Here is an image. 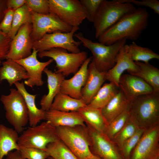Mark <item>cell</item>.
Instances as JSON below:
<instances>
[{"mask_svg":"<svg viewBox=\"0 0 159 159\" xmlns=\"http://www.w3.org/2000/svg\"><path fill=\"white\" fill-rule=\"evenodd\" d=\"M149 14L143 8H139L122 18L98 39L99 42L112 44L125 39L132 41L138 39L148 24Z\"/></svg>","mask_w":159,"mask_h":159,"instance_id":"1","label":"cell"},{"mask_svg":"<svg viewBox=\"0 0 159 159\" xmlns=\"http://www.w3.org/2000/svg\"><path fill=\"white\" fill-rule=\"evenodd\" d=\"M92 54L91 62L100 72L106 73L115 64L117 55L120 49L126 44V40L122 39L110 45L94 42L85 37L82 32L75 33L74 36Z\"/></svg>","mask_w":159,"mask_h":159,"instance_id":"2","label":"cell"},{"mask_svg":"<svg viewBox=\"0 0 159 159\" xmlns=\"http://www.w3.org/2000/svg\"><path fill=\"white\" fill-rule=\"evenodd\" d=\"M133 4L102 0L93 22L96 39L125 15L136 9Z\"/></svg>","mask_w":159,"mask_h":159,"instance_id":"3","label":"cell"},{"mask_svg":"<svg viewBox=\"0 0 159 159\" xmlns=\"http://www.w3.org/2000/svg\"><path fill=\"white\" fill-rule=\"evenodd\" d=\"M130 116L139 127L146 129L159 123V93L140 96L130 102Z\"/></svg>","mask_w":159,"mask_h":159,"instance_id":"4","label":"cell"},{"mask_svg":"<svg viewBox=\"0 0 159 159\" xmlns=\"http://www.w3.org/2000/svg\"><path fill=\"white\" fill-rule=\"evenodd\" d=\"M56 128L60 140L78 159H87L93 155L90 149V137L86 125Z\"/></svg>","mask_w":159,"mask_h":159,"instance_id":"5","label":"cell"},{"mask_svg":"<svg viewBox=\"0 0 159 159\" xmlns=\"http://www.w3.org/2000/svg\"><path fill=\"white\" fill-rule=\"evenodd\" d=\"M0 99L7 121L18 133H22L29 122L28 110L23 96L17 90L11 88L8 95H2Z\"/></svg>","mask_w":159,"mask_h":159,"instance_id":"6","label":"cell"},{"mask_svg":"<svg viewBox=\"0 0 159 159\" xmlns=\"http://www.w3.org/2000/svg\"><path fill=\"white\" fill-rule=\"evenodd\" d=\"M60 140L56 128L46 121L24 130L19 137L18 144L20 149L32 147L45 150L48 144Z\"/></svg>","mask_w":159,"mask_h":159,"instance_id":"7","label":"cell"},{"mask_svg":"<svg viewBox=\"0 0 159 159\" xmlns=\"http://www.w3.org/2000/svg\"><path fill=\"white\" fill-rule=\"evenodd\" d=\"M39 57L51 58L56 63L57 73L62 74L64 77L75 74L87 58V53L81 51L77 53H68L66 49L59 48H53L40 52Z\"/></svg>","mask_w":159,"mask_h":159,"instance_id":"8","label":"cell"},{"mask_svg":"<svg viewBox=\"0 0 159 159\" xmlns=\"http://www.w3.org/2000/svg\"><path fill=\"white\" fill-rule=\"evenodd\" d=\"M49 12L72 27L79 26L87 18L85 10L79 0H48Z\"/></svg>","mask_w":159,"mask_h":159,"instance_id":"9","label":"cell"},{"mask_svg":"<svg viewBox=\"0 0 159 159\" xmlns=\"http://www.w3.org/2000/svg\"><path fill=\"white\" fill-rule=\"evenodd\" d=\"M79 26L73 27L68 32H56L44 35L40 39L33 42V49L38 52L53 48L64 49L69 52L77 53L80 50L79 46L82 44L80 41H76L73 37Z\"/></svg>","mask_w":159,"mask_h":159,"instance_id":"10","label":"cell"},{"mask_svg":"<svg viewBox=\"0 0 159 159\" xmlns=\"http://www.w3.org/2000/svg\"><path fill=\"white\" fill-rule=\"evenodd\" d=\"M30 11L32 19L30 36L33 42L40 39L47 34L68 32L72 29L73 27L64 23L53 13L42 14Z\"/></svg>","mask_w":159,"mask_h":159,"instance_id":"11","label":"cell"},{"mask_svg":"<svg viewBox=\"0 0 159 159\" xmlns=\"http://www.w3.org/2000/svg\"><path fill=\"white\" fill-rule=\"evenodd\" d=\"M130 159H159V123L145 130Z\"/></svg>","mask_w":159,"mask_h":159,"instance_id":"12","label":"cell"},{"mask_svg":"<svg viewBox=\"0 0 159 159\" xmlns=\"http://www.w3.org/2000/svg\"><path fill=\"white\" fill-rule=\"evenodd\" d=\"M87 126L90 139V149L93 154L102 159H123L119 148L112 139L105 133Z\"/></svg>","mask_w":159,"mask_h":159,"instance_id":"13","label":"cell"},{"mask_svg":"<svg viewBox=\"0 0 159 159\" xmlns=\"http://www.w3.org/2000/svg\"><path fill=\"white\" fill-rule=\"evenodd\" d=\"M31 24L23 25L12 40L5 59L14 61L25 58L32 53L33 43L30 34Z\"/></svg>","mask_w":159,"mask_h":159,"instance_id":"14","label":"cell"},{"mask_svg":"<svg viewBox=\"0 0 159 159\" xmlns=\"http://www.w3.org/2000/svg\"><path fill=\"white\" fill-rule=\"evenodd\" d=\"M38 52L32 49L31 54L27 57L20 60L15 61L26 70L28 78L24 81V84L33 87L35 86H41L44 83L42 79V73L46 67L52 63L53 60L50 59L44 62L39 61L37 56Z\"/></svg>","mask_w":159,"mask_h":159,"instance_id":"15","label":"cell"},{"mask_svg":"<svg viewBox=\"0 0 159 159\" xmlns=\"http://www.w3.org/2000/svg\"><path fill=\"white\" fill-rule=\"evenodd\" d=\"M128 46L125 44L120 49L117 55L115 65L105 74V80L114 83L118 87L120 78L124 71L126 70L132 74L139 70L138 66L130 58Z\"/></svg>","mask_w":159,"mask_h":159,"instance_id":"16","label":"cell"},{"mask_svg":"<svg viewBox=\"0 0 159 159\" xmlns=\"http://www.w3.org/2000/svg\"><path fill=\"white\" fill-rule=\"evenodd\" d=\"M119 88L130 102L140 96L154 92L153 88L143 80L129 74L121 76Z\"/></svg>","mask_w":159,"mask_h":159,"instance_id":"17","label":"cell"},{"mask_svg":"<svg viewBox=\"0 0 159 159\" xmlns=\"http://www.w3.org/2000/svg\"><path fill=\"white\" fill-rule=\"evenodd\" d=\"M92 59V57H87L72 77L62 81L60 88L61 92L74 98L81 99V90L86 82L88 67Z\"/></svg>","mask_w":159,"mask_h":159,"instance_id":"18","label":"cell"},{"mask_svg":"<svg viewBox=\"0 0 159 159\" xmlns=\"http://www.w3.org/2000/svg\"><path fill=\"white\" fill-rule=\"evenodd\" d=\"M88 76L81 90V99L88 105L102 86L105 80L106 73L99 71L91 61L88 67Z\"/></svg>","mask_w":159,"mask_h":159,"instance_id":"19","label":"cell"},{"mask_svg":"<svg viewBox=\"0 0 159 159\" xmlns=\"http://www.w3.org/2000/svg\"><path fill=\"white\" fill-rule=\"evenodd\" d=\"M45 120L55 128L85 125L83 117L77 111L64 112L49 109L46 111Z\"/></svg>","mask_w":159,"mask_h":159,"instance_id":"20","label":"cell"},{"mask_svg":"<svg viewBox=\"0 0 159 159\" xmlns=\"http://www.w3.org/2000/svg\"><path fill=\"white\" fill-rule=\"evenodd\" d=\"M43 72L47 77L48 90L47 94L42 97L40 105L41 109L47 111L50 109L55 97L60 92L61 85L65 77L61 73L53 72L47 68Z\"/></svg>","mask_w":159,"mask_h":159,"instance_id":"21","label":"cell"},{"mask_svg":"<svg viewBox=\"0 0 159 159\" xmlns=\"http://www.w3.org/2000/svg\"><path fill=\"white\" fill-rule=\"evenodd\" d=\"M14 84L23 96L25 102L30 126L37 125L41 120H45L46 112V111L41 109H39L36 105L35 100L37 94L32 95L28 92L23 82H16Z\"/></svg>","mask_w":159,"mask_h":159,"instance_id":"22","label":"cell"},{"mask_svg":"<svg viewBox=\"0 0 159 159\" xmlns=\"http://www.w3.org/2000/svg\"><path fill=\"white\" fill-rule=\"evenodd\" d=\"M2 63L0 67V82L6 80L10 86L22 79L28 78L27 73L20 64L15 61L11 59Z\"/></svg>","mask_w":159,"mask_h":159,"instance_id":"23","label":"cell"},{"mask_svg":"<svg viewBox=\"0 0 159 159\" xmlns=\"http://www.w3.org/2000/svg\"><path fill=\"white\" fill-rule=\"evenodd\" d=\"M77 112L82 117L87 125L98 132L105 133L108 123L101 109L86 105L80 108Z\"/></svg>","mask_w":159,"mask_h":159,"instance_id":"24","label":"cell"},{"mask_svg":"<svg viewBox=\"0 0 159 159\" xmlns=\"http://www.w3.org/2000/svg\"><path fill=\"white\" fill-rule=\"evenodd\" d=\"M130 102L119 89L110 102L101 110L104 117L108 124L129 108Z\"/></svg>","mask_w":159,"mask_h":159,"instance_id":"25","label":"cell"},{"mask_svg":"<svg viewBox=\"0 0 159 159\" xmlns=\"http://www.w3.org/2000/svg\"><path fill=\"white\" fill-rule=\"evenodd\" d=\"M18 133L14 129L0 124V159L11 151L19 150Z\"/></svg>","mask_w":159,"mask_h":159,"instance_id":"26","label":"cell"},{"mask_svg":"<svg viewBox=\"0 0 159 159\" xmlns=\"http://www.w3.org/2000/svg\"><path fill=\"white\" fill-rule=\"evenodd\" d=\"M134 62L139 70L132 74L141 78L153 88L154 92L159 93V69L149 63Z\"/></svg>","mask_w":159,"mask_h":159,"instance_id":"27","label":"cell"},{"mask_svg":"<svg viewBox=\"0 0 159 159\" xmlns=\"http://www.w3.org/2000/svg\"><path fill=\"white\" fill-rule=\"evenodd\" d=\"M86 105L82 99L73 98L60 92L55 97L50 109L64 112H76Z\"/></svg>","mask_w":159,"mask_h":159,"instance_id":"28","label":"cell"},{"mask_svg":"<svg viewBox=\"0 0 159 159\" xmlns=\"http://www.w3.org/2000/svg\"><path fill=\"white\" fill-rule=\"evenodd\" d=\"M119 90V87L112 82L105 83L88 105L101 110L110 102Z\"/></svg>","mask_w":159,"mask_h":159,"instance_id":"29","label":"cell"},{"mask_svg":"<svg viewBox=\"0 0 159 159\" xmlns=\"http://www.w3.org/2000/svg\"><path fill=\"white\" fill-rule=\"evenodd\" d=\"M128 50L131 58L134 62L148 63L152 59H159L158 54L149 48L138 45L134 42L128 45Z\"/></svg>","mask_w":159,"mask_h":159,"instance_id":"30","label":"cell"},{"mask_svg":"<svg viewBox=\"0 0 159 159\" xmlns=\"http://www.w3.org/2000/svg\"><path fill=\"white\" fill-rule=\"evenodd\" d=\"M32 23L30 12L24 4L15 11L11 27L8 35L12 40L22 26Z\"/></svg>","mask_w":159,"mask_h":159,"instance_id":"31","label":"cell"},{"mask_svg":"<svg viewBox=\"0 0 159 159\" xmlns=\"http://www.w3.org/2000/svg\"><path fill=\"white\" fill-rule=\"evenodd\" d=\"M45 150L54 159H78L60 140L48 144Z\"/></svg>","mask_w":159,"mask_h":159,"instance_id":"32","label":"cell"},{"mask_svg":"<svg viewBox=\"0 0 159 159\" xmlns=\"http://www.w3.org/2000/svg\"><path fill=\"white\" fill-rule=\"evenodd\" d=\"M140 128L130 116L125 125L112 140L119 148L126 141L133 136Z\"/></svg>","mask_w":159,"mask_h":159,"instance_id":"33","label":"cell"},{"mask_svg":"<svg viewBox=\"0 0 159 159\" xmlns=\"http://www.w3.org/2000/svg\"><path fill=\"white\" fill-rule=\"evenodd\" d=\"M130 116V107L108 124L105 133L112 140L124 126Z\"/></svg>","mask_w":159,"mask_h":159,"instance_id":"34","label":"cell"},{"mask_svg":"<svg viewBox=\"0 0 159 159\" xmlns=\"http://www.w3.org/2000/svg\"><path fill=\"white\" fill-rule=\"evenodd\" d=\"M146 129L140 128L119 148L123 159H130L132 152Z\"/></svg>","mask_w":159,"mask_h":159,"instance_id":"35","label":"cell"},{"mask_svg":"<svg viewBox=\"0 0 159 159\" xmlns=\"http://www.w3.org/2000/svg\"><path fill=\"white\" fill-rule=\"evenodd\" d=\"M25 5L30 11L42 14L50 13L48 0H25Z\"/></svg>","mask_w":159,"mask_h":159,"instance_id":"36","label":"cell"},{"mask_svg":"<svg viewBox=\"0 0 159 159\" xmlns=\"http://www.w3.org/2000/svg\"><path fill=\"white\" fill-rule=\"evenodd\" d=\"M19 151L25 159H46L49 156L45 150L35 148H21Z\"/></svg>","mask_w":159,"mask_h":159,"instance_id":"37","label":"cell"},{"mask_svg":"<svg viewBox=\"0 0 159 159\" xmlns=\"http://www.w3.org/2000/svg\"><path fill=\"white\" fill-rule=\"evenodd\" d=\"M102 0H80L87 14V20L93 23Z\"/></svg>","mask_w":159,"mask_h":159,"instance_id":"38","label":"cell"},{"mask_svg":"<svg viewBox=\"0 0 159 159\" xmlns=\"http://www.w3.org/2000/svg\"><path fill=\"white\" fill-rule=\"evenodd\" d=\"M121 3H130L138 6H143L149 8L157 14H159V1L157 0H117Z\"/></svg>","mask_w":159,"mask_h":159,"instance_id":"39","label":"cell"},{"mask_svg":"<svg viewBox=\"0 0 159 159\" xmlns=\"http://www.w3.org/2000/svg\"><path fill=\"white\" fill-rule=\"evenodd\" d=\"M15 10L7 9L4 18L0 24V31L6 34L9 33L12 26L13 17Z\"/></svg>","mask_w":159,"mask_h":159,"instance_id":"40","label":"cell"},{"mask_svg":"<svg viewBox=\"0 0 159 159\" xmlns=\"http://www.w3.org/2000/svg\"><path fill=\"white\" fill-rule=\"evenodd\" d=\"M11 40L7 34L0 31V60L5 59Z\"/></svg>","mask_w":159,"mask_h":159,"instance_id":"41","label":"cell"},{"mask_svg":"<svg viewBox=\"0 0 159 159\" xmlns=\"http://www.w3.org/2000/svg\"><path fill=\"white\" fill-rule=\"evenodd\" d=\"M25 3V0H6V8L15 11L24 5Z\"/></svg>","mask_w":159,"mask_h":159,"instance_id":"42","label":"cell"},{"mask_svg":"<svg viewBox=\"0 0 159 159\" xmlns=\"http://www.w3.org/2000/svg\"><path fill=\"white\" fill-rule=\"evenodd\" d=\"M6 159H25L21 155L20 151L15 150L9 152L6 155Z\"/></svg>","mask_w":159,"mask_h":159,"instance_id":"43","label":"cell"},{"mask_svg":"<svg viewBox=\"0 0 159 159\" xmlns=\"http://www.w3.org/2000/svg\"><path fill=\"white\" fill-rule=\"evenodd\" d=\"M6 0H0V24L2 21L6 10Z\"/></svg>","mask_w":159,"mask_h":159,"instance_id":"44","label":"cell"},{"mask_svg":"<svg viewBox=\"0 0 159 159\" xmlns=\"http://www.w3.org/2000/svg\"><path fill=\"white\" fill-rule=\"evenodd\" d=\"M87 159H102L98 156L93 154L91 157Z\"/></svg>","mask_w":159,"mask_h":159,"instance_id":"45","label":"cell"},{"mask_svg":"<svg viewBox=\"0 0 159 159\" xmlns=\"http://www.w3.org/2000/svg\"><path fill=\"white\" fill-rule=\"evenodd\" d=\"M47 159H54L52 157L49 156L47 158Z\"/></svg>","mask_w":159,"mask_h":159,"instance_id":"46","label":"cell"},{"mask_svg":"<svg viewBox=\"0 0 159 159\" xmlns=\"http://www.w3.org/2000/svg\"><path fill=\"white\" fill-rule=\"evenodd\" d=\"M1 60H0V65L1 64Z\"/></svg>","mask_w":159,"mask_h":159,"instance_id":"47","label":"cell"}]
</instances>
